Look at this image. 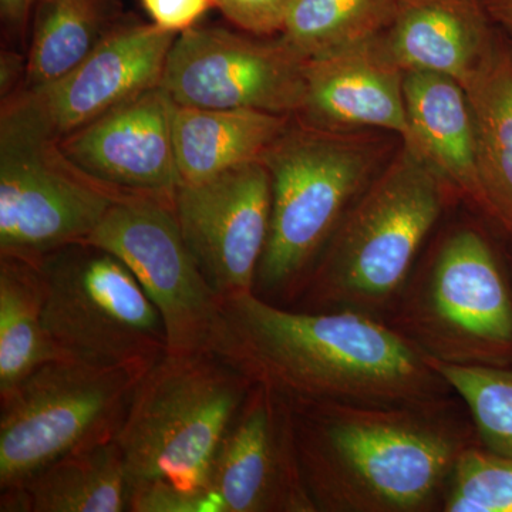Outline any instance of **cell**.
<instances>
[{"instance_id":"13","label":"cell","mask_w":512,"mask_h":512,"mask_svg":"<svg viewBox=\"0 0 512 512\" xmlns=\"http://www.w3.org/2000/svg\"><path fill=\"white\" fill-rule=\"evenodd\" d=\"M271 208V175L262 160L175 192L181 234L218 298L254 292Z\"/></svg>"},{"instance_id":"19","label":"cell","mask_w":512,"mask_h":512,"mask_svg":"<svg viewBox=\"0 0 512 512\" xmlns=\"http://www.w3.org/2000/svg\"><path fill=\"white\" fill-rule=\"evenodd\" d=\"M130 484L116 439L73 451L18 487L0 491V512H128Z\"/></svg>"},{"instance_id":"9","label":"cell","mask_w":512,"mask_h":512,"mask_svg":"<svg viewBox=\"0 0 512 512\" xmlns=\"http://www.w3.org/2000/svg\"><path fill=\"white\" fill-rule=\"evenodd\" d=\"M124 197L77 168L59 141L0 124V256L40 264L87 242Z\"/></svg>"},{"instance_id":"15","label":"cell","mask_w":512,"mask_h":512,"mask_svg":"<svg viewBox=\"0 0 512 512\" xmlns=\"http://www.w3.org/2000/svg\"><path fill=\"white\" fill-rule=\"evenodd\" d=\"M175 103L157 86L131 97L59 141L84 174L126 195L174 204L180 187L175 160Z\"/></svg>"},{"instance_id":"21","label":"cell","mask_w":512,"mask_h":512,"mask_svg":"<svg viewBox=\"0 0 512 512\" xmlns=\"http://www.w3.org/2000/svg\"><path fill=\"white\" fill-rule=\"evenodd\" d=\"M464 90L476 130L485 217L512 238V43L500 30Z\"/></svg>"},{"instance_id":"31","label":"cell","mask_w":512,"mask_h":512,"mask_svg":"<svg viewBox=\"0 0 512 512\" xmlns=\"http://www.w3.org/2000/svg\"><path fill=\"white\" fill-rule=\"evenodd\" d=\"M495 28L512 43V0H481Z\"/></svg>"},{"instance_id":"8","label":"cell","mask_w":512,"mask_h":512,"mask_svg":"<svg viewBox=\"0 0 512 512\" xmlns=\"http://www.w3.org/2000/svg\"><path fill=\"white\" fill-rule=\"evenodd\" d=\"M147 370L56 359L0 399V491L73 451L114 440Z\"/></svg>"},{"instance_id":"28","label":"cell","mask_w":512,"mask_h":512,"mask_svg":"<svg viewBox=\"0 0 512 512\" xmlns=\"http://www.w3.org/2000/svg\"><path fill=\"white\" fill-rule=\"evenodd\" d=\"M151 23L165 32L180 35L215 8L214 0H140Z\"/></svg>"},{"instance_id":"2","label":"cell","mask_w":512,"mask_h":512,"mask_svg":"<svg viewBox=\"0 0 512 512\" xmlns=\"http://www.w3.org/2000/svg\"><path fill=\"white\" fill-rule=\"evenodd\" d=\"M454 397L400 406L289 403L315 511H441L458 457L478 443Z\"/></svg>"},{"instance_id":"5","label":"cell","mask_w":512,"mask_h":512,"mask_svg":"<svg viewBox=\"0 0 512 512\" xmlns=\"http://www.w3.org/2000/svg\"><path fill=\"white\" fill-rule=\"evenodd\" d=\"M389 148L370 130H330L292 117L262 157L272 208L255 295L292 305L350 205L386 165Z\"/></svg>"},{"instance_id":"30","label":"cell","mask_w":512,"mask_h":512,"mask_svg":"<svg viewBox=\"0 0 512 512\" xmlns=\"http://www.w3.org/2000/svg\"><path fill=\"white\" fill-rule=\"evenodd\" d=\"M40 0H0V16L8 28L20 32L32 20Z\"/></svg>"},{"instance_id":"11","label":"cell","mask_w":512,"mask_h":512,"mask_svg":"<svg viewBox=\"0 0 512 512\" xmlns=\"http://www.w3.org/2000/svg\"><path fill=\"white\" fill-rule=\"evenodd\" d=\"M161 87L177 106L296 116L305 101V60L279 35L198 25L175 37Z\"/></svg>"},{"instance_id":"12","label":"cell","mask_w":512,"mask_h":512,"mask_svg":"<svg viewBox=\"0 0 512 512\" xmlns=\"http://www.w3.org/2000/svg\"><path fill=\"white\" fill-rule=\"evenodd\" d=\"M175 37L153 23L124 19L70 72L2 101L0 124L60 141L131 97L161 86Z\"/></svg>"},{"instance_id":"29","label":"cell","mask_w":512,"mask_h":512,"mask_svg":"<svg viewBox=\"0 0 512 512\" xmlns=\"http://www.w3.org/2000/svg\"><path fill=\"white\" fill-rule=\"evenodd\" d=\"M26 66H28L26 57L10 49L2 50L0 53V96H2V101L8 100L22 89L26 79Z\"/></svg>"},{"instance_id":"18","label":"cell","mask_w":512,"mask_h":512,"mask_svg":"<svg viewBox=\"0 0 512 512\" xmlns=\"http://www.w3.org/2000/svg\"><path fill=\"white\" fill-rule=\"evenodd\" d=\"M495 36L481 0H404L384 42L404 72L444 74L464 87Z\"/></svg>"},{"instance_id":"10","label":"cell","mask_w":512,"mask_h":512,"mask_svg":"<svg viewBox=\"0 0 512 512\" xmlns=\"http://www.w3.org/2000/svg\"><path fill=\"white\" fill-rule=\"evenodd\" d=\"M87 244L116 255L136 276L164 320L167 353L210 350L221 299L181 234L174 204L127 195L110 208Z\"/></svg>"},{"instance_id":"4","label":"cell","mask_w":512,"mask_h":512,"mask_svg":"<svg viewBox=\"0 0 512 512\" xmlns=\"http://www.w3.org/2000/svg\"><path fill=\"white\" fill-rule=\"evenodd\" d=\"M450 192L402 143L350 205L291 309L389 316Z\"/></svg>"},{"instance_id":"25","label":"cell","mask_w":512,"mask_h":512,"mask_svg":"<svg viewBox=\"0 0 512 512\" xmlns=\"http://www.w3.org/2000/svg\"><path fill=\"white\" fill-rule=\"evenodd\" d=\"M430 362L466 407L481 446L512 457V365Z\"/></svg>"},{"instance_id":"14","label":"cell","mask_w":512,"mask_h":512,"mask_svg":"<svg viewBox=\"0 0 512 512\" xmlns=\"http://www.w3.org/2000/svg\"><path fill=\"white\" fill-rule=\"evenodd\" d=\"M217 512H316L296 448L291 404L252 383L222 439L210 477Z\"/></svg>"},{"instance_id":"26","label":"cell","mask_w":512,"mask_h":512,"mask_svg":"<svg viewBox=\"0 0 512 512\" xmlns=\"http://www.w3.org/2000/svg\"><path fill=\"white\" fill-rule=\"evenodd\" d=\"M443 512H512V457L480 441L458 457L444 493Z\"/></svg>"},{"instance_id":"16","label":"cell","mask_w":512,"mask_h":512,"mask_svg":"<svg viewBox=\"0 0 512 512\" xmlns=\"http://www.w3.org/2000/svg\"><path fill=\"white\" fill-rule=\"evenodd\" d=\"M404 70L384 35L305 60V101L295 117L330 130H384L404 140Z\"/></svg>"},{"instance_id":"27","label":"cell","mask_w":512,"mask_h":512,"mask_svg":"<svg viewBox=\"0 0 512 512\" xmlns=\"http://www.w3.org/2000/svg\"><path fill=\"white\" fill-rule=\"evenodd\" d=\"M296 0H214L231 25L251 35H281Z\"/></svg>"},{"instance_id":"7","label":"cell","mask_w":512,"mask_h":512,"mask_svg":"<svg viewBox=\"0 0 512 512\" xmlns=\"http://www.w3.org/2000/svg\"><path fill=\"white\" fill-rule=\"evenodd\" d=\"M39 265L45 328L59 359L148 370L167 355L160 312L116 255L82 242Z\"/></svg>"},{"instance_id":"3","label":"cell","mask_w":512,"mask_h":512,"mask_svg":"<svg viewBox=\"0 0 512 512\" xmlns=\"http://www.w3.org/2000/svg\"><path fill=\"white\" fill-rule=\"evenodd\" d=\"M251 386L212 350L167 353L147 370L116 437L128 512H217L212 466Z\"/></svg>"},{"instance_id":"24","label":"cell","mask_w":512,"mask_h":512,"mask_svg":"<svg viewBox=\"0 0 512 512\" xmlns=\"http://www.w3.org/2000/svg\"><path fill=\"white\" fill-rule=\"evenodd\" d=\"M404 0H296L281 32L303 60L384 35Z\"/></svg>"},{"instance_id":"17","label":"cell","mask_w":512,"mask_h":512,"mask_svg":"<svg viewBox=\"0 0 512 512\" xmlns=\"http://www.w3.org/2000/svg\"><path fill=\"white\" fill-rule=\"evenodd\" d=\"M404 104L409 133L402 140L448 190L487 214L476 130L466 90L444 74L406 72Z\"/></svg>"},{"instance_id":"22","label":"cell","mask_w":512,"mask_h":512,"mask_svg":"<svg viewBox=\"0 0 512 512\" xmlns=\"http://www.w3.org/2000/svg\"><path fill=\"white\" fill-rule=\"evenodd\" d=\"M121 0H40L22 89L45 86L83 62L123 22Z\"/></svg>"},{"instance_id":"20","label":"cell","mask_w":512,"mask_h":512,"mask_svg":"<svg viewBox=\"0 0 512 512\" xmlns=\"http://www.w3.org/2000/svg\"><path fill=\"white\" fill-rule=\"evenodd\" d=\"M293 116L175 104V160L181 184H197L261 161ZM180 184V185H181Z\"/></svg>"},{"instance_id":"1","label":"cell","mask_w":512,"mask_h":512,"mask_svg":"<svg viewBox=\"0 0 512 512\" xmlns=\"http://www.w3.org/2000/svg\"><path fill=\"white\" fill-rule=\"evenodd\" d=\"M210 350L291 404L400 406L456 396L430 357L384 320L296 311L254 292L221 299Z\"/></svg>"},{"instance_id":"23","label":"cell","mask_w":512,"mask_h":512,"mask_svg":"<svg viewBox=\"0 0 512 512\" xmlns=\"http://www.w3.org/2000/svg\"><path fill=\"white\" fill-rule=\"evenodd\" d=\"M40 265L0 256V399L36 369L59 359L45 328Z\"/></svg>"},{"instance_id":"6","label":"cell","mask_w":512,"mask_h":512,"mask_svg":"<svg viewBox=\"0 0 512 512\" xmlns=\"http://www.w3.org/2000/svg\"><path fill=\"white\" fill-rule=\"evenodd\" d=\"M389 316L431 359L512 365V282L478 229L447 235L427 268L409 276Z\"/></svg>"}]
</instances>
